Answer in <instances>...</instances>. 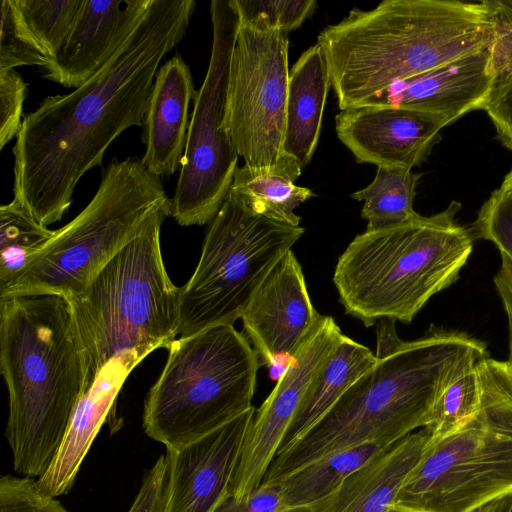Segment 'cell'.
Instances as JSON below:
<instances>
[{
  "label": "cell",
  "mask_w": 512,
  "mask_h": 512,
  "mask_svg": "<svg viewBox=\"0 0 512 512\" xmlns=\"http://www.w3.org/2000/svg\"><path fill=\"white\" fill-rule=\"evenodd\" d=\"M194 0H150L124 45L89 81L44 98L13 147L14 198L39 223L61 220L81 177L109 145L142 126L161 60L185 36Z\"/></svg>",
  "instance_id": "cell-1"
},
{
  "label": "cell",
  "mask_w": 512,
  "mask_h": 512,
  "mask_svg": "<svg viewBox=\"0 0 512 512\" xmlns=\"http://www.w3.org/2000/svg\"><path fill=\"white\" fill-rule=\"evenodd\" d=\"M394 322L381 319L377 326L375 365L305 435L275 455L262 482L339 450L391 446L426 427L451 380L469 360L487 353L481 341L455 331L432 330L403 341Z\"/></svg>",
  "instance_id": "cell-2"
},
{
  "label": "cell",
  "mask_w": 512,
  "mask_h": 512,
  "mask_svg": "<svg viewBox=\"0 0 512 512\" xmlns=\"http://www.w3.org/2000/svg\"><path fill=\"white\" fill-rule=\"evenodd\" d=\"M0 372L9 397L5 437L13 468L39 478L89 388L87 355L68 298L0 297Z\"/></svg>",
  "instance_id": "cell-3"
},
{
  "label": "cell",
  "mask_w": 512,
  "mask_h": 512,
  "mask_svg": "<svg viewBox=\"0 0 512 512\" xmlns=\"http://www.w3.org/2000/svg\"><path fill=\"white\" fill-rule=\"evenodd\" d=\"M486 1L385 0L352 9L320 32L338 107L360 106L391 84L477 52L494 40Z\"/></svg>",
  "instance_id": "cell-4"
},
{
  "label": "cell",
  "mask_w": 512,
  "mask_h": 512,
  "mask_svg": "<svg viewBox=\"0 0 512 512\" xmlns=\"http://www.w3.org/2000/svg\"><path fill=\"white\" fill-rule=\"evenodd\" d=\"M460 209L452 201L431 216L357 235L333 274L345 312L366 327L381 319L410 323L458 279L472 253L475 237L458 223Z\"/></svg>",
  "instance_id": "cell-5"
},
{
  "label": "cell",
  "mask_w": 512,
  "mask_h": 512,
  "mask_svg": "<svg viewBox=\"0 0 512 512\" xmlns=\"http://www.w3.org/2000/svg\"><path fill=\"white\" fill-rule=\"evenodd\" d=\"M154 220L79 295L69 299L87 355L88 386L111 360L138 365L176 340L180 288L162 258L161 225Z\"/></svg>",
  "instance_id": "cell-6"
},
{
  "label": "cell",
  "mask_w": 512,
  "mask_h": 512,
  "mask_svg": "<svg viewBox=\"0 0 512 512\" xmlns=\"http://www.w3.org/2000/svg\"><path fill=\"white\" fill-rule=\"evenodd\" d=\"M171 216L160 178L141 160L110 162L88 205L34 254L0 297L55 294L72 299L157 218Z\"/></svg>",
  "instance_id": "cell-7"
},
{
  "label": "cell",
  "mask_w": 512,
  "mask_h": 512,
  "mask_svg": "<svg viewBox=\"0 0 512 512\" xmlns=\"http://www.w3.org/2000/svg\"><path fill=\"white\" fill-rule=\"evenodd\" d=\"M150 388L144 432L166 450L190 444L250 410L259 358L233 325L179 337Z\"/></svg>",
  "instance_id": "cell-8"
},
{
  "label": "cell",
  "mask_w": 512,
  "mask_h": 512,
  "mask_svg": "<svg viewBox=\"0 0 512 512\" xmlns=\"http://www.w3.org/2000/svg\"><path fill=\"white\" fill-rule=\"evenodd\" d=\"M477 368L478 411L458 431L429 442L390 509L469 512L512 491V367L485 354Z\"/></svg>",
  "instance_id": "cell-9"
},
{
  "label": "cell",
  "mask_w": 512,
  "mask_h": 512,
  "mask_svg": "<svg viewBox=\"0 0 512 512\" xmlns=\"http://www.w3.org/2000/svg\"><path fill=\"white\" fill-rule=\"evenodd\" d=\"M304 231L257 215L228 194L209 223L194 273L180 287L178 335L233 325Z\"/></svg>",
  "instance_id": "cell-10"
},
{
  "label": "cell",
  "mask_w": 512,
  "mask_h": 512,
  "mask_svg": "<svg viewBox=\"0 0 512 512\" xmlns=\"http://www.w3.org/2000/svg\"><path fill=\"white\" fill-rule=\"evenodd\" d=\"M288 34L240 23L232 51L224 128L245 165L294 181L302 170L284 152Z\"/></svg>",
  "instance_id": "cell-11"
},
{
  "label": "cell",
  "mask_w": 512,
  "mask_h": 512,
  "mask_svg": "<svg viewBox=\"0 0 512 512\" xmlns=\"http://www.w3.org/2000/svg\"><path fill=\"white\" fill-rule=\"evenodd\" d=\"M212 51L194 99L171 216L181 226L210 223L226 199L239 155L224 128L232 51L240 20L231 0L210 3Z\"/></svg>",
  "instance_id": "cell-12"
},
{
  "label": "cell",
  "mask_w": 512,
  "mask_h": 512,
  "mask_svg": "<svg viewBox=\"0 0 512 512\" xmlns=\"http://www.w3.org/2000/svg\"><path fill=\"white\" fill-rule=\"evenodd\" d=\"M343 335L332 317L323 316L290 359L270 395L255 411L243 444L232 496L242 498L260 486L311 381Z\"/></svg>",
  "instance_id": "cell-13"
},
{
  "label": "cell",
  "mask_w": 512,
  "mask_h": 512,
  "mask_svg": "<svg viewBox=\"0 0 512 512\" xmlns=\"http://www.w3.org/2000/svg\"><path fill=\"white\" fill-rule=\"evenodd\" d=\"M255 408L183 447L166 450L164 512H213L231 495Z\"/></svg>",
  "instance_id": "cell-14"
},
{
  "label": "cell",
  "mask_w": 512,
  "mask_h": 512,
  "mask_svg": "<svg viewBox=\"0 0 512 512\" xmlns=\"http://www.w3.org/2000/svg\"><path fill=\"white\" fill-rule=\"evenodd\" d=\"M292 249L268 273L241 319L262 363L274 365L298 352L321 321Z\"/></svg>",
  "instance_id": "cell-15"
},
{
  "label": "cell",
  "mask_w": 512,
  "mask_h": 512,
  "mask_svg": "<svg viewBox=\"0 0 512 512\" xmlns=\"http://www.w3.org/2000/svg\"><path fill=\"white\" fill-rule=\"evenodd\" d=\"M442 116L397 107L364 105L335 117L339 140L359 163L412 170L440 140Z\"/></svg>",
  "instance_id": "cell-16"
},
{
  "label": "cell",
  "mask_w": 512,
  "mask_h": 512,
  "mask_svg": "<svg viewBox=\"0 0 512 512\" xmlns=\"http://www.w3.org/2000/svg\"><path fill=\"white\" fill-rule=\"evenodd\" d=\"M492 44L395 82L360 106H387L428 112L444 117L449 124L468 112L484 109L496 80Z\"/></svg>",
  "instance_id": "cell-17"
},
{
  "label": "cell",
  "mask_w": 512,
  "mask_h": 512,
  "mask_svg": "<svg viewBox=\"0 0 512 512\" xmlns=\"http://www.w3.org/2000/svg\"><path fill=\"white\" fill-rule=\"evenodd\" d=\"M150 0H84L60 51L43 68V77L78 88L97 74L124 45Z\"/></svg>",
  "instance_id": "cell-18"
},
{
  "label": "cell",
  "mask_w": 512,
  "mask_h": 512,
  "mask_svg": "<svg viewBox=\"0 0 512 512\" xmlns=\"http://www.w3.org/2000/svg\"><path fill=\"white\" fill-rule=\"evenodd\" d=\"M197 91L189 66L175 55L156 73L143 119L141 162L154 176H171L184 155L189 126L188 108Z\"/></svg>",
  "instance_id": "cell-19"
},
{
  "label": "cell",
  "mask_w": 512,
  "mask_h": 512,
  "mask_svg": "<svg viewBox=\"0 0 512 512\" xmlns=\"http://www.w3.org/2000/svg\"><path fill=\"white\" fill-rule=\"evenodd\" d=\"M135 367L132 362L114 359L99 371L78 402L53 462L37 479L42 491L53 497L69 493L123 383Z\"/></svg>",
  "instance_id": "cell-20"
},
{
  "label": "cell",
  "mask_w": 512,
  "mask_h": 512,
  "mask_svg": "<svg viewBox=\"0 0 512 512\" xmlns=\"http://www.w3.org/2000/svg\"><path fill=\"white\" fill-rule=\"evenodd\" d=\"M429 442L422 428L380 451L345 480L321 512H388Z\"/></svg>",
  "instance_id": "cell-21"
},
{
  "label": "cell",
  "mask_w": 512,
  "mask_h": 512,
  "mask_svg": "<svg viewBox=\"0 0 512 512\" xmlns=\"http://www.w3.org/2000/svg\"><path fill=\"white\" fill-rule=\"evenodd\" d=\"M330 72L322 48H308L289 73L284 152L303 170L310 162L320 136Z\"/></svg>",
  "instance_id": "cell-22"
},
{
  "label": "cell",
  "mask_w": 512,
  "mask_h": 512,
  "mask_svg": "<svg viewBox=\"0 0 512 512\" xmlns=\"http://www.w3.org/2000/svg\"><path fill=\"white\" fill-rule=\"evenodd\" d=\"M376 360L369 348L343 335L311 381L277 453L305 435Z\"/></svg>",
  "instance_id": "cell-23"
},
{
  "label": "cell",
  "mask_w": 512,
  "mask_h": 512,
  "mask_svg": "<svg viewBox=\"0 0 512 512\" xmlns=\"http://www.w3.org/2000/svg\"><path fill=\"white\" fill-rule=\"evenodd\" d=\"M388 447L363 444L339 450L273 481L280 483L289 512H321L354 471Z\"/></svg>",
  "instance_id": "cell-24"
},
{
  "label": "cell",
  "mask_w": 512,
  "mask_h": 512,
  "mask_svg": "<svg viewBox=\"0 0 512 512\" xmlns=\"http://www.w3.org/2000/svg\"><path fill=\"white\" fill-rule=\"evenodd\" d=\"M228 194L251 212L291 226L301 221L294 210L314 196L286 175L257 171L245 164L237 167Z\"/></svg>",
  "instance_id": "cell-25"
},
{
  "label": "cell",
  "mask_w": 512,
  "mask_h": 512,
  "mask_svg": "<svg viewBox=\"0 0 512 512\" xmlns=\"http://www.w3.org/2000/svg\"><path fill=\"white\" fill-rule=\"evenodd\" d=\"M419 173L399 167H378L374 180L353 192L354 200L363 201L361 216L366 230H378L404 223L418 215L413 209Z\"/></svg>",
  "instance_id": "cell-26"
},
{
  "label": "cell",
  "mask_w": 512,
  "mask_h": 512,
  "mask_svg": "<svg viewBox=\"0 0 512 512\" xmlns=\"http://www.w3.org/2000/svg\"><path fill=\"white\" fill-rule=\"evenodd\" d=\"M53 234L15 199L0 207V289L14 280Z\"/></svg>",
  "instance_id": "cell-27"
},
{
  "label": "cell",
  "mask_w": 512,
  "mask_h": 512,
  "mask_svg": "<svg viewBox=\"0 0 512 512\" xmlns=\"http://www.w3.org/2000/svg\"><path fill=\"white\" fill-rule=\"evenodd\" d=\"M485 354L469 360L444 389L434 407L430 423L424 427L430 434L431 442L458 431L478 411L481 384L477 363Z\"/></svg>",
  "instance_id": "cell-28"
},
{
  "label": "cell",
  "mask_w": 512,
  "mask_h": 512,
  "mask_svg": "<svg viewBox=\"0 0 512 512\" xmlns=\"http://www.w3.org/2000/svg\"><path fill=\"white\" fill-rule=\"evenodd\" d=\"M12 3L20 21L50 60L64 45L84 0H12Z\"/></svg>",
  "instance_id": "cell-29"
},
{
  "label": "cell",
  "mask_w": 512,
  "mask_h": 512,
  "mask_svg": "<svg viewBox=\"0 0 512 512\" xmlns=\"http://www.w3.org/2000/svg\"><path fill=\"white\" fill-rule=\"evenodd\" d=\"M240 23L289 34L315 10V0H231Z\"/></svg>",
  "instance_id": "cell-30"
},
{
  "label": "cell",
  "mask_w": 512,
  "mask_h": 512,
  "mask_svg": "<svg viewBox=\"0 0 512 512\" xmlns=\"http://www.w3.org/2000/svg\"><path fill=\"white\" fill-rule=\"evenodd\" d=\"M0 10V72L20 66L43 69L49 59L20 21L12 0H2Z\"/></svg>",
  "instance_id": "cell-31"
},
{
  "label": "cell",
  "mask_w": 512,
  "mask_h": 512,
  "mask_svg": "<svg viewBox=\"0 0 512 512\" xmlns=\"http://www.w3.org/2000/svg\"><path fill=\"white\" fill-rule=\"evenodd\" d=\"M475 238L492 242L512 260V188L501 185L481 206L471 228Z\"/></svg>",
  "instance_id": "cell-32"
},
{
  "label": "cell",
  "mask_w": 512,
  "mask_h": 512,
  "mask_svg": "<svg viewBox=\"0 0 512 512\" xmlns=\"http://www.w3.org/2000/svg\"><path fill=\"white\" fill-rule=\"evenodd\" d=\"M0 512H70L56 497L41 490L33 477L0 478Z\"/></svg>",
  "instance_id": "cell-33"
},
{
  "label": "cell",
  "mask_w": 512,
  "mask_h": 512,
  "mask_svg": "<svg viewBox=\"0 0 512 512\" xmlns=\"http://www.w3.org/2000/svg\"><path fill=\"white\" fill-rule=\"evenodd\" d=\"M26 87L15 70L0 72V149L17 137L21 129Z\"/></svg>",
  "instance_id": "cell-34"
},
{
  "label": "cell",
  "mask_w": 512,
  "mask_h": 512,
  "mask_svg": "<svg viewBox=\"0 0 512 512\" xmlns=\"http://www.w3.org/2000/svg\"><path fill=\"white\" fill-rule=\"evenodd\" d=\"M501 143L512 150V68L496 77L484 109Z\"/></svg>",
  "instance_id": "cell-35"
},
{
  "label": "cell",
  "mask_w": 512,
  "mask_h": 512,
  "mask_svg": "<svg viewBox=\"0 0 512 512\" xmlns=\"http://www.w3.org/2000/svg\"><path fill=\"white\" fill-rule=\"evenodd\" d=\"M494 27L492 59L496 77L512 68V4L510 0L486 1Z\"/></svg>",
  "instance_id": "cell-36"
},
{
  "label": "cell",
  "mask_w": 512,
  "mask_h": 512,
  "mask_svg": "<svg viewBox=\"0 0 512 512\" xmlns=\"http://www.w3.org/2000/svg\"><path fill=\"white\" fill-rule=\"evenodd\" d=\"M213 512H289L282 488L277 481L262 482L250 494L236 498L227 496Z\"/></svg>",
  "instance_id": "cell-37"
},
{
  "label": "cell",
  "mask_w": 512,
  "mask_h": 512,
  "mask_svg": "<svg viewBox=\"0 0 512 512\" xmlns=\"http://www.w3.org/2000/svg\"><path fill=\"white\" fill-rule=\"evenodd\" d=\"M167 483V459L161 455L145 471L141 486L128 512H164Z\"/></svg>",
  "instance_id": "cell-38"
},
{
  "label": "cell",
  "mask_w": 512,
  "mask_h": 512,
  "mask_svg": "<svg viewBox=\"0 0 512 512\" xmlns=\"http://www.w3.org/2000/svg\"><path fill=\"white\" fill-rule=\"evenodd\" d=\"M501 255V265L494 277V284L502 302L512 305V260Z\"/></svg>",
  "instance_id": "cell-39"
},
{
  "label": "cell",
  "mask_w": 512,
  "mask_h": 512,
  "mask_svg": "<svg viewBox=\"0 0 512 512\" xmlns=\"http://www.w3.org/2000/svg\"><path fill=\"white\" fill-rule=\"evenodd\" d=\"M469 512H512V491L490 499Z\"/></svg>",
  "instance_id": "cell-40"
},
{
  "label": "cell",
  "mask_w": 512,
  "mask_h": 512,
  "mask_svg": "<svg viewBox=\"0 0 512 512\" xmlns=\"http://www.w3.org/2000/svg\"><path fill=\"white\" fill-rule=\"evenodd\" d=\"M503 305H504V308H505V311L507 314V318H508V335H509V360H508V362L510 363V365L512 367V305L507 302H503Z\"/></svg>",
  "instance_id": "cell-41"
},
{
  "label": "cell",
  "mask_w": 512,
  "mask_h": 512,
  "mask_svg": "<svg viewBox=\"0 0 512 512\" xmlns=\"http://www.w3.org/2000/svg\"><path fill=\"white\" fill-rule=\"evenodd\" d=\"M501 185L512 188V168L509 171V173L505 176Z\"/></svg>",
  "instance_id": "cell-42"
},
{
  "label": "cell",
  "mask_w": 512,
  "mask_h": 512,
  "mask_svg": "<svg viewBox=\"0 0 512 512\" xmlns=\"http://www.w3.org/2000/svg\"><path fill=\"white\" fill-rule=\"evenodd\" d=\"M388 512H400V511L390 509Z\"/></svg>",
  "instance_id": "cell-43"
},
{
  "label": "cell",
  "mask_w": 512,
  "mask_h": 512,
  "mask_svg": "<svg viewBox=\"0 0 512 512\" xmlns=\"http://www.w3.org/2000/svg\"><path fill=\"white\" fill-rule=\"evenodd\" d=\"M510 3L512 4V0H510Z\"/></svg>",
  "instance_id": "cell-44"
}]
</instances>
